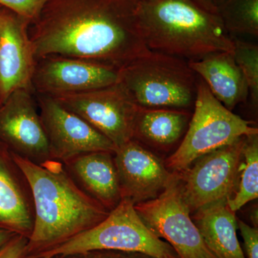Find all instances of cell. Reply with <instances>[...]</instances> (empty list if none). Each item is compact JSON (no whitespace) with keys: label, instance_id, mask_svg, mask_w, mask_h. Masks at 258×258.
Returning <instances> with one entry per match:
<instances>
[{"label":"cell","instance_id":"6da1fadb","mask_svg":"<svg viewBox=\"0 0 258 258\" xmlns=\"http://www.w3.org/2000/svg\"><path fill=\"white\" fill-rule=\"evenodd\" d=\"M139 0H48L29 28L36 60L63 56L121 69L149 52Z\"/></svg>","mask_w":258,"mask_h":258},{"label":"cell","instance_id":"7a4b0ae2","mask_svg":"<svg viewBox=\"0 0 258 258\" xmlns=\"http://www.w3.org/2000/svg\"><path fill=\"white\" fill-rule=\"evenodd\" d=\"M31 190L35 217L26 254L62 243L104 220L109 210L76 184L61 161L36 164L10 152Z\"/></svg>","mask_w":258,"mask_h":258},{"label":"cell","instance_id":"3957f363","mask_svg":"<svg viewBox=\"0 0 258 258\" xmlns=\"http://www.w3.org/2000/svg\"><path fill=\"white\" fill-rule=\"evenodd\" d=\"M137 15L149 50L188 62L234 52L216 6L205 0H139Z\"/></svg>","mask_w":258,"mask_h":258},{"label":"cell","instance_id":"277c9868","mask_svg":"<svg viewBox=\"0 0 258 258\" xmlns=\"http://www.w3.org/2000/svg\"><path fill=\"white\" fill-rule=\"evenodd\" d=\"M118 83L139 107L190 111L198 76L188 61L150 50L119 70Z\"/></svg>","mask_w":258,"mask_h":258},{"label":"cell","instance_id":"5b68a950","mask_svg":"<svg viewBox=\"0 0 258 258\" xmlns=\"http://www.w3.org/2000/svg\"><path fill=\"white\" fill-rule=\"evenodd\" d=\"M134 205L128 199H121L101 222L62 243L33 254L32 258H62L94 250L140 252L154 258H179L170 244L157 237L144 225Z\"/></svg>","mask_w":258,"mask_h":258},{"label":"cell","instance_id":"8992f818","mask_svg":"<svg viewBox=\"0 0 258 258\" xmlns=\"http://www.w3.org/2000/svg\"><path fill=\"white\" fill-rule=\"evenodd\" d=\"M193 110L181 144L166 161V167L172 172H181L205 154L242 137L258 134L251 122L222 105L199 76Z\"/></svg>","mask_w":258,"mask_h":258},{"label":"cell","instance_id":"52a82bcc","mask_svg":"<svg viewBox=\"0 0 258 258\" xmlns=\"http://www.w3.org/2000/svg\"><path fill=\"white\" fill-rule=\"evenodd\" d=\"M134 208L144 225L170 244L179 258H216L205 245L190 217L177 173L159 196L136 204Z\"/></svg>","mask_w":258,"mask_h":258},{"label":"cell","instance_id":"ba28073f","mask_svg":"<svg viewBox=\"0 0 258 258\" xmlns=\"http://www.w3.org/2000/svg\"><path fill=\"white\" fill-rule=\"evenodd\" d=\"M244 138L205 154L177 173L183 198L191 212L227 200L235 192Z\"/></svg>","mask_w":258,"mask_h":258},{"label":"cell","instance_id":"9c48e42d","mask_svg":"<svg viewBox=\"0 0 258 258\" xmlns=\"http://www.w3.org/2000/svg\"><path fill=\"white\" fill-rule=\"evenodd\" d=\"M53 98L104 135L115 147L133 139L139 106L119 83Z\"/></svg>","mask_w":258,"mask_h":258},{"label":"cell","instance_id":"30bf717a","mask_svg":"<svg viewBox=\"0 0 258 258\" xmlns=\"http://www.w3.org/2000/svg\"><path fill=\"white\" fill-rule=\"evenodd\" d=\"M52 159L63 161L86 153H114L111 141L53 97L35 94Z\"/></svg>","mask_w":258,"mask_h":258},{"label":"cell","instance_id":"8fae6325","mask_svg":"<svg viewBox=\"0 0 258 258\" xmlns=\"http://www.w3.org/2000/svg\"><path fill=\"white\" fill-rule=\"evenodd\" d=\"M33 91H15L0 104V144L36 164L50 159V146Z\"/></svg>","mask_w":258,"mask_h":258},{"label":"cell","instance_id":"7c38bea8","mask_svg":"<svg viewBox=\"0 0 258 258\" xmlns=\"http://www.w3.org/2000/svg\"><path fill=\"white\" fill-rule=\"evenodd\" d=\"M119 81V70L92 61L48 56L37 60L32 81L35 94L51 97L108 87Z\"/></svg>","mask_w":258,"mask_h":258},{"label":"cell","instance_id":"4fadbf2b","mask_svg":"<svg viewBox=\"0 0 258 258\" xmlns=\"http://www.w3.org/2000/svg\"><path fill=\"white\" fill-rule=\"evenodd\" d=\"M30 26L16 13L0 8V104L18 90H32L37 60Z\"/></svg>","mask_w":258,"mask_h":258},{"label":"cell","instance_id":"5bb4252c","mask_svg":"<svg viewBox=\"0 0 258 258\" xmlns=\"http://www.w3.org/2000/svg\"><path fill=\"white\" fill-rule=\"evenodd\" d=\"M122 199L134 204L157 198L171 182V172L154 153L134 139L113 153Z\"/></svg>","mask_w":258,"mask_h":258},{"label":"cell","instance_id":"9a60e30c","mask_svg":"<svg viewBox=\"0 0 258 258\" xmlns=\"http://www.w3.org/2000/svg\"><path fill=\"white\" fill-rule=\"evenodd\" d=\"M64 163L86 193L107 210L111 211L120 203L121 193L113 153H86Z\"/></svg>","mask_w":258,"mask_h":258},{"label":"cell","instance_id":"2e32d148","mask_svg":"<svg viewBox=\"0 0 258 258\" xmlns=\"http://www.w3.org/2000/svg\"><path fill=\"white\" fill-rule=\"evenodd\" d=\"M189 62V67L205 81L212 95L232 111L248 98V87L237 66L233 52L212 54Z\"/></svg>","mask_w":258,"mask_h":258},{"label":"cell","instance_id":"e0dca14e","mask_svg":"<svg viewBox=\"0 0 258 258\" xmlns=\"http://www.w3.org/2000/svg\"><path fill=\"white\" fill-rule=\"evenodd\" d=\"M227 200L197 210L194 222L205 245L215 257L246 258L237 238L235 212L229 208Z\"/></svg>","mask_w":258,"mask_h":258},{"label":"cell","instance_id":"ac0fdd59","mask_svg":"<svg viewBox=\"0 0 258 258\" xmlns=\"http://www.w3.org/2000/svg\"><path fill=\"white\" fill-rule=\"evenodd\" d=\"M191 117L189 111L139 106L133 139L150 147L168 149L184 137Z\"/></svg>","mask_w":258,"mask_h":258},{"label":"cell","instance_id":"d6986e66","mask_svg":"<svg viewBox=\"0 0 258 258\" xmlns=\"http://www.w3.org/2000/svg\"><path fill=\"white\" fill-rule=\"evenodd\" d=\"M0 144V227L29 237L34 218L23 190L11 172Z\"/></svg>","mask_w":258,"mask_h":258},{"label":"cell","instance_id":"ffe728a7","mask_svg":"<svg viewBox=\"0 0 258 258\" xmlns=\"http://www.w3.org/2000/svg\"><path fill=\"white\" fill-rule=\"evenodd\" d=\"M242 160L238 189L227 200L229 208L234 212L258 198V134L244 138Z\"/></svg>","mask_w":258,"mask_h":258},{"label":"cell","instance_id":"44dd1931","mask_svg":"<svg viewBox=\"0 0 258 258\" xmlns=\"http://www.w3.org/2000/svg\"><path fill=\"white\" fill-rule=\"evenodd\" d=\"M231 36H258V0H219L215 5Z\"/></svg>","mask_w":258,"mask_h":258},{"label":"cell","instance_id":"7402d4cb","mask_svg":"<svg viewBox=\"0 0 258 258\" xmlns=\"http://www.w3.org/2000/svg\"><path fill=\"white\" fill-rule=\"evenodd\" d=\"M234 42V57L244 75L248 87V98L254 110L258 105V46L256 44L231 36Z\"/></svg>","mask_w":258,"mask_h":258},{"label":"cell","instance_id":"603a6c76","mask_svg":"<svg viewBox=\"0 0 258 258\" xmlns=\"http://www.w3.org/2000/svg\"><path fill=\"white\" fill-rule=\"evenodd\" d=\"M47 1L48 0H0V7L11 10L31 25Z\"/></svg>","mask_w":258,"mask_h":258},{"label":"cell","instance_id":"cb8c5ba5","mask_svg":"<svg viewBox=\"0 0 258 258\" xmlns=\"http://www.w3.org/2000/svg\"><path fill=\"white\" fill-rule=\"evenodd\" d=\"M237 228L243 240L244 251L247 258H258V230L245 222L238 220Z\"/></svg>","mask_w":258,"mask_h":258},{"label":"cell","instance_id":"d4e9b609","mask_svg":"<svg viewBox=\"0 0 258 258\" xmlns=\"http://www.w3.org/2000/svg\"><path fill=\"white\" fill-rule=\"evenodd\" d=\"M28 237L17 234L0 249V258H24L26 255Z\"/></svg>","mask_w":258,"mask_h":258},{"label":"cell","instance_id":"484cf974","mask_svg":"<svg viewBox=\"0 0 258 258\" xmlns=\"http://www.w3.org/2000/svg\"><path fill=\"white\" fill-rule=\"evenodd\" d=\"M62 258H154L140 252L116 250H94Z\"/></svg>","mask_w":258,"mask_h":258},{"label":"cell","instance_id":"4316f807","mask_svg":"<svg viewBox=\"0 0 258 258\" xmlns=\"http://www.w3.org/2000/svg\"><path fill=\"white\" fill-rule=\"evenodd\" d=\"M18 233L9 230V229L0 227V249L8 243Z\"/></svg>","mask_w":258,"mask_h":258},{"label":"cell","instance_id":"83f0119b","mask_svg":"<svg viewBox=\"0 0 258 258\" xmlns=\"http://www.w3.org/2000/svg\"><path fill=\"white\" fill-rule=\"evenodd\" d=\"M34 258H56V257H34Z\"/></svg>","mask_w":258,"mask_h":258},{"label":"cell","instance_id":"f1b7e54d","mask_svg":"<svg viewBox=\"0 0 258 258\" xmlns=\"http://www.w3.org/2000/svg\"><path fill=\"white\" fill-rule=\"evenodd\" d=\"M0 8H1V7H0Z\"/></svg>","mask_w":258,"mask_h":258}]
</instances>
